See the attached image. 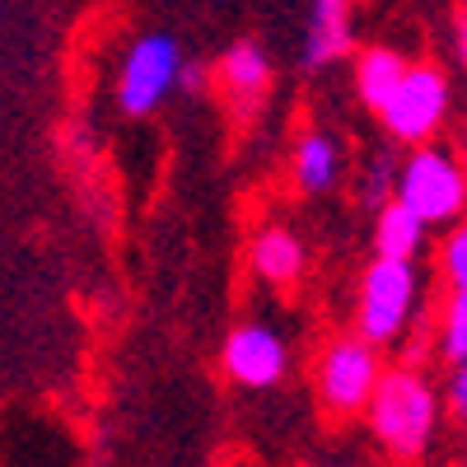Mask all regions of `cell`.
I'll list each match as a JSON object with an SVG mask.
<instances>
[{
    "mask_svg": "<svg viewBox=\"0 0 467 467\" xmlns=\"http://www.w3.org/2000/svg\"><path fill=\"white\" fill-rule=\"evenodd\" d=\"M365 416H369V431H374L379 449L393 462L411 467L425 458V449L435 440L440 393L416 365H398V369H383Z\"/></svg>",
    "mask_w": 467,
    "mask_h": 467,
    "instance_id": "6da1fadb",
    "label": "cell"
},
{
    "mask_svg": "<svg viewBox=\"0 0 467 467\" xmlns=\"http://www.w3.org/2000/svg\"><path fill=\"white\" fill-rule=\"evenodd\" d=\"M393 197L425 224H458L467 215V164L444 145H416L398 169Z\"/></svg>",
    "mask_w": 467,
    "mask_h": 467,
    "instance_id": "7a4b0ae2",
    "label": "cell"
},
{
    "mask_svg": "<svg viewBox=\"0 0 467 467\" xmlns=\"http://www.w3.org/2000/svg\"><path fill=\"white\" fill-rule=\"evenodd\" d=\"M420 304V271L416 262H398V257H374L360 276V299H356V332L365 341L398 346L411 314Z\"/></svg>",
    "mask_w": 467,
    "mask_h": 467,
    "instance_id": "3957f363",
    "label": "cell"
},
{
    "mask_svg": "<svg viewBox=\"0 0 467 467\" xmlns=\"http://www.w3.org/2000/svg\"><path fill=\"white\" fill-rule=\"evenodd\" d=\"M449 112H453L449 75L435 61H416V66H407L398 89L388 94V103L379 108V122H383V131L393 136L398 145L416 150V145H431L444 131Z\"/></svg>",
    "mask_w": 467,
    "mask_h": 467,
    "instance_id": "277c9868",
    "label": "cell"
},
{
    "mask_svg": "<svg viewBox=\"0 0 467 467\" xmlns=\"http://www.w3.org/2000/svg\"><path fill=\"white\" fill-rule=\"evenodd\" d=\"M314 379H318V402L327 407V416H337V420L365 416L374 388L383 379V356H379V346L365 341L360 332L337 337V341L323 346Z\"/></svg>",
    "mask_w": 467,
    "mask_h": 467,
    "instance_id": "5b68a950",
    "label": "cell"
},
{
    "mask_svg": "<svg viewBox=\"0 0 467 467\" xmlns=\"http://www.w3.org/2000/svg\"><path fill=\"white\" fill-rule=\"evenodd\" d=\"M182 85V47L173 33H145L127 47L117 70V108L127 117H150Z\"/></svg>",
    "mask_w": 467,
    "mask_h": 467,
    "instance_id": "8992f818",
    "label": "cell"
},
{
    "mask_svg": "<svg viewBox=\"0 0 467 467\" xmlns=\"http://www.w3.org/2000/svg\"><path fill=\"white\" fill-rule=\"evenodd\" d=\"M224 374L244 388H276L290 369L285 337L271 323H239L224 337Z\"/></svg>",
    "mask_w": 467,
    "mask_h": 467,
    "instance_id": "52a82bcc",
    "label": "cell"
},
{
    "mask_svg": "<svg viewBox=\"0 0 467 467\" xmlns=\"http://www.w3.org/2000/svg\"><path fill=\"white\" fill-rule=\"evenodd\" d=\"M356 37V0H308V24H304V66L323 70L350 52Z\"/></svg>",
    "mask_w": 467,
    "mask_h": 467,
    "instance_id": "ba28073f",
    "label": "cell"
},
{
    "mask_svg": "<svg viewBox=\"0 0 467 467\" xmlns=\"http://www.w3.org/2000/svg\"><path fill=\"white\" fill-rule=\"evenodd\" d=\"M215 75H220V85H224V94L234 99V108H239L244 117L262 103V94L271 89V57L262 52V43H234L224 57H220V66H215Z\"/></svg>",
    "mask_w": 467,
    "mask_h": 467,
    "instance_id": "9c48e42d",
    "label": "cell"
},
{
    "mask_svg": "<svg viewBox=\"0 0 467 467\" xmlns=\"http://www.w3.org/2000/svg\"><path fill=\"white\" fill-rule=\"evenodd\" d=\"M425 224L411 206H402L398 197H388L374 211V257H398V262H416L425 253Z\"/></svg>",
    "mask_w": 467,
    "mask_h": 467,
    "instance_id": "30bf717a",
    "label": "cell"
},
{
    "mask_svg": "<svg viewBox=\"0 0 467 467\" xmlns=\"http://www.w3.org/2000/svg\"><path fill=\"white\" fill-rule=\"evenodd\" d=\"M295 187L308 192V197H323V192L337 187L341 178V140L327 131H304L295 145V160H290Z\"/></svg>",
    "mask_w": 467,
    "mask_h": 467,
    "instance_id": "8fae6325",
    "label": "cell"
},
{
    "mask_svg": "<svg viewBox=\"0 0 467 467\" xmlns=\"http://www.w3.org/2000/svg\"><path fill=\"white\" fill-rule=\"evenodd\" d=\"M253 271H257L262 281H271V285L299 281V271H304V244L295 239L290 229H281V224L262 229L257 239H253Z\"/></svg>",
    "mask_w": 467,
    "mask_h": 467,
    "instance_id": "7c38bea8",
    "label": "cell"
},
{
    "mask_svg": "<svg viewBox=\"0 0 467 467\" xmlns=\"http://www.w3.org/2000/svg\"><path fill=\"white\" fill-rule=\"evenodd\" d=\"M407 57L402 52H393V47H383V43H374V47H365L360 57H356V94H360V103L365 108H383L388 103V94L398 89V80L407 75Z\"/></svg>",
    "mask_w": 467,
    "mask_h": 467,
    "instance_id": "4fadbf2b",
    "label": "cell"
},
{
    "mask_svg": "<svg viewBox=\"0 0 467 467\" xmlns=\"http://www.w3.org/2000/svg\"><path fill=\"white\" fill-rule=\"evenodd\" d=\"M435 350L449 365L467 360V290H449L440 323H435Z\"/></svg>",
    "mask_w": 467,
    "mask_h": 467,
    "instance_id": "5bb4252c",
    "label": "cell"
},
{
    "mask_svg": "<svg viewBox=\"0 0 467 467\" xmlns=\"http://www.w3.org/2000/svg\"><path fill=\"white\" fill-rule=\"evenodd\" d=\"M440 276L449 290H467V220H458L440 244Z\"/></svg>",
    "mask_w": 467,
    "mask_h": 467,
    "instance_id": "9a60e30c",
    "label": "cell"
},
{
    "mask_svg": "<svg viewBox=\"0 0 467 467\" xmlns=\"http://www.w3.org/2000/svg\"><path fill=\"white\" fill-rule=\"evenodd\" d=\"M449 411L458 420H467V360H458L449 374Z\"/></svg>",
    "mask_w": 467,
    "mask_h": 467,
    "instance_id": "2e32d148",
    "label": "cell"
},
{
    "mask_svg": "<svg viewBox=\"0 0 467 467\" xmlns=\"http://www.w3.org/2000/svg\"><path fill=\"white\" fill-rule=\"evenodd\" d=\"M458 61H462V70H467V5H462V15H458Z\"/></svg>",
    "mask_w": 467,
    "mask_h": 467,
    "instance_id": "e0dca14e",
    "label": "cell"
},
{
    "mask_svg": "<svg viewBox=\"0 0 467 467\" xmlns=\"http://www.w3.org/2000/svg\"><path fill=\"white\" fill-rule=\"evenodd\" d=\"M314 467H337V462H314Z\"/></svg>",
    "mask_w": 467,
    "mask_h": 467,
    "instance_id": "ac0fdd59",
    "label": "cell"
},
{
    "mask_svg": "<svg viewBox=\"0 0 467 467\" xmlns=\"http://www.w3.org/2000/svg\"><path fill=\"white\" fill-rule=\"evenodd\" d=\"M462 462H467V453H462Z\"/></svg>",
    "mask_w": 467,
    "mask_h": 467,
    "instance_id": "d6986e66",
    "label": "cell"
}]
</instances>
